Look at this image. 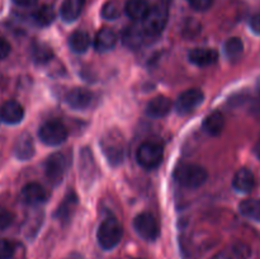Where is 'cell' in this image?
Wrapping results in <instances>:
<instances>
[{"label":"cell","mask_w":260,"mask_h":259,"mask_svg":"<svg viewBox=\"0 0 260 259\" xmlns=\"http://www.w3.org/2000/svg\"><path fill=\"white\" fill-rule=\"evenodd\" d=\"M169 10L165 3H157L154 7L150 8L149 13L142 20V27L149 38H155L162 33L168 23Z\"/></svg>","instance_id":"cell-1"},{"label":"cell","mask_w":260,"mask_h":259,"mask_svg":"<svg viewBox=\"0 0 260 259\" xmlns=\"http://www.w3.org/2000/svg\"><path fill=\"white\" fill-rule=\"evenodd\" d=\"M101 147L104 156L113 167L121 164L124 157V139L121 132L109 130L101 140Z\"/></svg>","instance_id":"cell-2"},{"label":"cell","mask_w":260,"mask_h":259,"mask_svg":"<svg viewBox=\"0 0 260 259\" xmlns=\"http://www.w3.org/2000/svg\"><path fill=\"white\" fill-rule=\"evenodd\" d=\"M207 172L205 168L197 164H180L178 165L174 172V178L182 187L194 189L205 184L207 180Z\"/></svg>","instance_id":"cell-3"},{"label":"cell","mask_w":260,"mask_h":259,"mask_svg":"<svg viewBox=\"0 0 260 259\" xmlns=\"http://www.w3.org/2000/svg\"><path fill=\"white\" fill-rule=\"evenodd\" d=\"M123 236V229L118 220L114 217H108L101 223L96 233V239H98L99 245L106 250L116 248L122 240Z\"/></svg>","instance_id":"cell-4"},{"label":"cell","mask_w":260,"mask_h":259,"mask_svg":"<svg viewBox=\"0 0 260 259\" xmlns=\"http://www.w3.org/2000/svg\"><path fill=\"white\" fill-rule=\"evenodd\" d=\"M38 137L48 146H58L68 139V128L58 121H47L38 130Z\"/></svg>","instance_id":"cell-5"},{"label":"cell","mask_w":260,"mask_h":259,"mask_svg":"<svg viewBox=\"0 0 260 259\" xmlns=\"http://www.w3.org/2000/svg\"><path fill=\"white\" fill-rule=\"evenodd\" d=\"M136 157L142 168L151 170L161 164L164 150L156 142H144L137 150Z\"/></svg>","instance_id":"cell-6"},{"label":"cell","mask_w":260,"mask_h":259,"mask_svg":"<svg viewBox=\"0 0 260 259\" xmlns=\"http://www.w3.org/2000/svg\"><path fill=\"white\" fill-rule=\"evenodd\" d=\"M134 229L137 235L146 241H155L160 235L159 222L149 212H142L135 217Z\"/></svg>","instance_id":"cell-7"},{"label":"cell","mask_w":260,"mask_h":259,"mask_svg":"<svg viewBox=\"0 0 260 259\" xmlns=\"http://www.w3.org/2000/svg\"><path fill=\"white\" fill-rule=\"evenodd\" d=\"M66 169H68V157L61 152H55L46 160V177L52 185H58L62 182Z\"/></svg>","instance_id":"cell-8"},{"label":"cell","mask_w":260,"mask_h":259,"mask_svg":"<svg viewBox=\"0 0 260 259\" xmlns=\"http://www.w3.org/2000/svg\"><path fill=\"white\" fill-rule=\"evenodd\" d=\"M98 175L95 159L89 147H84L79 155V177L85 185H91Z\"/></svg>","instance_id":"cell-9"},{"label":"cell","mask_w":260,"mask_h":259,"mask_svg":"<svg viewBox=\"0 0 260 259\" xmlns=\"http://www.w3.org/2000/svg\"><path fill=\"white\" fill-rule=\"evenodd\" d=\"M203 99H205V95L200 89H188L178 96L175 102V109L179 114L190 113L202 104Z\"/></svg>","instance_id":"cell-10"},{"label":"cell","mask_w":260,"mask_h":259,"mask_svg":"<svg viewBox=\"0 0 260 259\" xmlns=\"http://www.w3.org/2000/svg\"><path fill=\"white\" fill-rule=\"evenodd\" d=\"M93 101V94L85 88H73L65 95V102L68 103V106L76 111H84V109L89 108Z\"/></svg>","instance_id":"cell-11"},{"label":"cell","mask_w":260,"mask_h":259,"mask_svg":"<svg viewBox=\"0 0 260 259\" xmlns=\"http://www.w3.org/2000/svg\"><path fill=\"white\" fill-rule=\"evenodd\" d=\"M48 195L45 188L38 183H28L22 188L20 198L24 203L29 206H37L46 202Z\"/></svg>","instance_id":"cell-12"},{"label":"cell","mask_w":260,"mask_h":259,"mask_svg":"<svg viewBox=\"0 0 260 259\" xmlns=\"http://www.w3.org/2000/svg\"><path fill=\"white\" fill-rule=\"evenodd\" d=\"M24 109L18 102L8 101L0 107V119L8 124H17L22 122Z\"/></svg>","instance_id":"cell-13"},{"label":"cell","mask_w":260,"mask_h":259,"mask_svg":"<svg viewBox=\"0 0 260 259\" xmlns=\"http://www.w3.org/2000/svg\"><path fill=\"white\" fill-rule=\"evenodd\" d=\"M146 38L149 37L145 33L142 24L129 25V27H127L123 30V35H122V41H123L124 46H127L128 48H132V50H136V48L141 47Z\"/></svg>","instance_id":"cell-14"},{"label":"cell","mask_w":260,"mask_h":259,"mask_svg":"<svg viewBox=\"0 0 260 259\" xmlns=\"http://www.w3.org/2000/svg\"><path fill=\"white\" fill-rule=\"evenodd\" d=\"M233 187L239 193H250L255 187V177L249 169L241 168L234 175Z\"/></svg>","instance_id":"cell-15"},{"label":"cell","mask_w":260,"mask_h":259,"mask_svg":"<svg viewBox=\"0 0 260 259\" xmlns=\"http://www.w3.org/2000/svg\"><path fill=\"white\" fill-rule=\"evenodd\" d=\"M190 62L198 68H205V66L212 65L217 61L218 52L212 48H194L188 55Z\"/></svg>","instance_id":"cell-16"},{"label":"cell","mask_w":260,"mask_h":259,"mask_svg":"<svg viewBox=\"0 0 260 259\" xmlns=\"http://www.w3.org/2000/svg\"><path fill=\"white\" fill-rule=\"evenodd\" d=\"M14 155L17 159L23 160V161L29 160L35 155V144L29 134L24 132L18 137L14 145Z\"/></svg>","instance_id":"cell-17"},{"label":"cell","mask_w":260,"mask_h":259,"mask_svg":"<svg viewBox=\"0 0 260 259\" xmlns=\"http://www.w3.org/2000/svg\"><path fill=\"white\" fill-rule=\"evenodd\" d=\"M117 35L111 28H102L94 38V47L98 52H108L117 43Z\"/></svg>","instance_id":"cell-18"},{"label":"cell","mask_w":260,"mask_h":259,"mask_svg":"<svg viewBox=\"0 0 260 259\" xmlns=\"http://www.w3.org/2000/svg\"><path fill=\"white\" fill-rule=\"evenodd\" d=\"M172 111V102L167 96H156L146 106V114L151 118H161Z\"/></svg>","instance_id":"cell-19"},{"label":"cell","mask_w":260,"mask_h":259,"mask_svg":"<svg viewBox=\"0 0 260 259\" xmlns=\"http://www.w3.org/2000/svg\"><path fill=\"white\" fill-rule=\"evenodd\" d=\"M78 197L74 192H69L66 197L63 198L61 205L56 210V217L61 221V222H69L75 213L76 207H78Z\"/></svg>","instance_id":"cell-20"},{"label":"cell","mask_w":260,"mask_h":259,"mask_svg":"<svg viewBox=\"0 0 260 259\" xmlns=\"http://www.w3.org/2000/svg\"><path fill=\"white\" fill-rule=\"evenodd\" d=\"M85 5V0H63L60 9V15L63 22H75L80 17Z\"/></svg>","instance_id":"cell-21"},{"label":"cell","mask_w":260,"mask_h":259,"mask_svg":"<svg viewBox=\"0 0 260 259\" xmlns=\"http://www.w3.org/2000/svg\"><path fill=\"white\" fill-rule=\"evenodd\" d=\"M150 7L146 0H127L124 13L134 20H144L149 13Z\"/></svg>","instance_id":"cell-22"},{"label":"cell","mask_w":260,"mask_h":259,"mask_svg":"<svg viewBox=\"0 0 260 259\" xmlns=\"http://www.w3.org/2000/svg\"><path fill=\"white\" fill-rule=\"evenodd\" d=\"M90 46V37L85 30H75L69 37V47L75 53H83L88 51Z\"/></svg>","instance_id":"cell-23"},{"label":"cell","mask_w":260,"mask_h":259,"mask_svg":"<svg viewBox=\"0 0 260 259\" xmlns=\"http://www.w3.org/2000/svg\"><path fill=\"white\" fill-rule=\"evenodd\" d=\"M225 127V119L220 112H212L206 117L203 122V130L211 136H218Z\"/></svg>","instance_id":"cell-24"},{"label":"cell","mask_w":260,"mask_h":259,"mask_svg":"<svg viewBox=\"0 0 260 259\" xmlns=\"http://www.w3.org/2000/svg\"><path fill=\"white\" fill-rule=\"evenodd\" d=\"M239 211L245 217L260 222V198H249L243 201L239 206Z\"/></svg>","instance_id":"cell-25"},{"label":"cell","mask_w":260,"mask_h":259,"mask_svg":"<svg viewBox=\"0 0 260 259\" xmlns=\"http://www.w3.org/2000/svg\"><path fill=\"white\" fill-rule=\"evenodd\" d=\"M225 55L230 61H238L244 53V43L239 37H231L225 42Z\"/></svg>","instance_id":"cell-26"},{"label":"cell","mask_w":260,"mask_h":259,"mask_svg":"<svg viewBox=\"0 0 260 259\" xmlns=\"http://www.w3.org/2000/svg\"><path fill=\"white\" fill-rule=\"evenodd\" d=\"M33 20L40 27H47L55 20V10L48 5H43L33 13Z\"/></svg>","instance_id":"cell-27"},{"label":"cell","mask_w":260,"mask_h":259,"mask_svg":"<svg viewBox=\"0 0 260 259\" xmlns=\"http://www.w3.org/2000/svg\"><path fill=\"white\" fill-rule=\"evenodd\" d=\"M32 57L33 61L38 65H43V63H47L51 58L53 57L52 48L50 46H47L46 43H36L33 46L32 50Z\"/></svg>","instance_id":"cell-28"},{"label":"cell","mask_w":260,"mask_h":259,"mask_svg":"<svg viewBox=\"0 0 260 259\" xmlns=\"http://www.w3.org/2000/svg\"><path fill=\"white\" fill-rule=\"evenodd\" d=\"M122 7L117 0H109L102 8V17L107 20H113L121 15Z\"/></svg>","instance_id":"cell-29"},{"label":"cell","mask_w":260,"mask_h":259,"mask_svg":"<svg viewBox=\"0 0 260 259\" xmlns=\"http://www.w3.org/2000/svg\"><path fill=\"white\" fill-rule=\"evenodd\" d=\"M14 253V244L7 239H0V259H12Z\"/></svg>","instance_id":"cell-30"},{"label":"cell","mask_w":260,"mask_h":259,"mask_svg":"<svg viewBox=\"0 0 260 259\" xmlns=\"http://www.w3.org/2000/svg\"><path fill=\"white\" fill-rule=\"evenodd\" d=\"M13 220H14V216L10 211L5 210V208L0 207V230H4V229L9 228L12 225Z\"/></svg>","instance_id":"cell-31"},{"label":"cell","mask_w":260,"mask_h":259,"mask_svg":"<svg viewBox=\"0 0 260 259\" xmlns=\"http://www.w3.org/2000/svg\"><path fill=\"white\" fill-rule=\"evenodd\" d=\"M187 2L189 3V5L194 10H198V12H205V10L210 9L213 0H187Z\"/></svg>","instance_id":"cell-32"},{"label":"cell","mask_w":260,"mask_h":259,"mask_svg":"<svg viewBox=\"0 0 260 259\" xmlns=\"http://www.w3.org/2000/svg\"><path fill=\"white\" fill-rule=\"evenodd\" d=\"M10 53V45L5 38L0 37V60L7 57Z\"/></svg>","instance_id":"cell-33"},{"label":"cell","mask_w":260,"mask_h":259,"mask_svg":"<svg viewBox=\"0 0 260 259\" xmlns=\"http://www.w3.org/2000/svg\"><path fill=\"white\" fill-rule=\"evenodd\" d=\"M249 24H250L251 30H253L255 35H260V13H256V14H254L253 17L250 18Z\"/></svg>","instance_id":"cell-34"},{"label":"cell","mask_w":260,"mask_h":259,"mask_svg":"<svg viewBox=\"0 0 260 259\" xmlns=\"http://www.w3.org/2000/svg\"><path fill=\"white\" fill-rule=\"evenodd\" d=\"M13 2H14L17 5H19V7L30 8L33 7V5L37 4L38 0H13Z\"/></svg>","instance_id":"cell-35"},{"label":"cell","mask_w":260,"mask_h":259,"mask_svg":"<svg viewBox=\"0 0 260 259\" xmlns=\"http://www.w3.org/2000/svg\"><path fill=\"white\" fill-rule=\"evenodd\" d=\"M213 259H231V256L229 255L228 253H218V254H216L215 256H213Z\"/></svg>","instance_id":"cell-36"},{"label":"cell","mask_w":260,"mask_h":259,"mask_svg":"<svg viewBox=\"0 0 260 259\" xmlns=\"http://www.w3.org/2000/svg\"><path fill=\"white\" fill-rule=\"evenodd\" d=\"M255 154L258 156V159L260 160V140L258 141V144L255 145Z\"/></svg>","instance_id":"cell-37"},{"label":"cell","mask_w":260,"mask_h":259,"mask_svg":"<svg viewBox=\"0 0 260 259\" xmlns=\"http://www.w3.org/2000/svg\"><path fill=\"white\" fill-rule=\"evenodd\" d=\"M256 108H258V111L260 112V85L258 89V98H256Z\"/></svg>","instance_id":"cell-38"}]
</instances>
